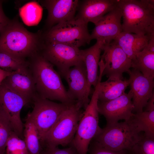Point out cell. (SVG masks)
Segmentation results:
<instances>
[{
  "label": "cell",
  "mask_w": 154,
  "mask_h": 154,
  "mask_svg": "<svg viewBox=\"0 0 154 154\" xmlns=\"http://www.w3.org/2000/svg\"><path fill=\"white\" fill-rule=\"evenodd\" d=\"M29 67L35 82L37 93L51 101L70 105L77 102L69 97L60 75L54 66L37 52L29 58Z\"/></svg>",
  "instance_id": "6da1fadb"
},
{
  "label": "cell",
  "mask_w": 154,
  "mask_h": 154,
  "mask_svg": "<svg viewBox=\"0 0 154 154\" xmlns=\"http://www.w3.org/2000/svg\"><path fill=\"white\" fill-rule=\"evenodd\" d=\"M43 42L42 35L29 32L14 19L0 33V52L26 59L39 52Z\"/></svg>",
  "instance_id": "7a4b0ae2"
},
{
  "label": "cell",
  "mask_w": 154,
  "mask_h": 154,
  "mask_svg": "<svg viewBox=\"0 0 154 154\" xmlns=\"http://www.w3.org/2000/svg\"><path fill=\"white\" fill-rule=\"evenodd\" d=\"M122 31L139 36L154 34L153 0H117Z\"/></svg>",
  "instance_id": "3957f363"
},
{
  "label": "cell",
  "mask_w": 154,
  "mask_h": 154,
  "mask_svg": "<svg viewBox=\"0 0 154 154\" xmlns=\"http://www.w3.org/2000/svg\"><path fill=\"white\" fill-rule=\"evenodd\" d=\"M142 135L130 119L106 125L105 127L100 129L93 140L110 150L128 151L141 139Z\"/></svg>",
  "instance_id": "277c9868"
},
{
  "label": "cell",
  "mask_w": 154,
  "mask_h": 154,
  "mask_svg": "<svg viewBox=\"0 0 154 154\" xmlns=\"http://www.w3.org/2000/svg\"><path fill=\"white\" fill-rule=\"evenodd\" d=\"M100 82L98 81L90 102L83 112L70 145L76 149L78 154H87L90 143L101 129L99 125L98 107Z\"/></svg>",
  "instance_id": "5b68a950"
},
{
  "label": "cell",
  "mask_w": 154,
  "mask_h": 154,
  "mask_svg": "<svg viewBox=\"0 0 154 154\" xmlns=\"http://www.w3.org/2000/svg\"><path fill=\"white\" fill-rule=\"evenodd\" d=\"M82 108L77 102L68 106L46 135L44 149L70 145L82 115Z\"/></svg>",
  "instance_id": "8992f818"
},
{
  "label": "cell",
  "mask_w": 154,
  "mask_h": 154,
  "mask_svg": "<svg viewBox=\"0 0 154 154\" xmlns=\"http://www.w3.org/2000/svg\"><path fill=\"white\" fill-rule=\"evenodd\" d=\"M32 102L34 107L28 115L36 126L43 148L45 137L63 112L71 105L56 103L44 98L37 93Z\"/></svg>",
  "instance_id": "52a82bcc"
},
{
  "label": "cell",
  "mask_w": 154,
  "mask_h": 154,
  "mask_svg": "<svg viewBox=\"0 0 154 154\" xmlns=\"http://www.w3.org/2000/svg\"><path fill=\"white\" fill-rule=\"evenodd\" d=\"M87 25L74 19L62 22L48 29L42 35L44 41L63 43L79 48L92 40Z\"/></svg>",
  "instance_id": "ba28073f"
},
{
  "label": "cell",
  "mask_w": 154,
  "mask_h": 154,
  "mask_svg": "<svg viewBox=\"0 0 154 154\" xmlns=\"http://www.w3.org/2000/svg\"><path fill=\"white\" fill-rule=\"evenodd\" d=\"M39 52L56 67L62 76L70 68L83 61L81 50L66 44L44 41Z\"/></svg>",
  "instance_id": "9c48e42d"
},
{
  "label": "cell",
  "mask_w": 154,
  "mask_h": 154,
  "mask_svg": "<svg viewBox=\"0 0 154 154\" xmlns=\"http://www.w3.org/2000/svg\"><path fill=\"white\" fill-rule=\"evenodd\" d=\"M29 102L3 82L0 84V115L11 129L24 139L23 125L20 117L22 108Z\"/></svg>",
  "instance_id": "30bf717a"
},
{
  "label": "cell",
  "mask_w": 154,
  "mask_h": 154,
  "mask_svg": "<svg viewBox=\"0 0 154 154\" xmlns=\"http://www.w3.org/2000/svg\"><path fill=\"white\" fill-rule=\"evenodd\" d=\"M103 54L98 64L102 76L122 79L123 74L131 68V60L123 50L114 41L104 44Z\"/></svg>",
  "instance_id": "8fae6325"
},
{
  "label": "cell",
  "mask_w": 154,
  "mask_h": 154,
  "mask_svg": "<svg viewBox=\"0 0 154 154\" xmlns=\"http://www.w3.org/2000/svg\"><path fill=\"white\" fill-rule=\"evenodd\" d=\"M68 86L67 92L72 100L80 103L84 110L89 104L91 88L85 65L82 61L70 68L62 76Z\"/></svg>",
  "instance_id": "7c38bea8"
},
{
  "label": "cell",
  "mask_w": 154,
  "mask_h": 154,
  "mask_svg": "<svg viewBox=\"0 0 154 154\" xmlns=\"http://www.w3.org/2000/svg\"><path fill=\"white\" fill-rule=\"evenodd\" d=\"M132 94L130 90L119 97L106 102L98 101L99 113L103 115L107 121V125L112 124L120 120H129L133 114L134 106Z\"/></svg>",
  "instance_id": "4fadbf2b"
},
{
  "label": "cell",
  "mask_w": 154,
  "mask_h": 154,
  "mask_svg": "<svg viewBox=\"0 0 154 154\" xmlns=\"http://www.w3.org/2000/svg\"><path fill=\"white\" fill-rule=\"evenodd\" d=\"M129 76V86L132 95L133 111H143L149 100L154 93V79L144 76L140 72L133 68L127 72Z\"/></svg>",
  "instance_id": "5bb4252c"
},
{
  "label": "cell",
  "mask_w": 154,
  "mask_h": 154,
  "mask_svg": "<svg viewBox=\"0 0 154 154\" xmlns=\"http://www.w3.org/2000/svg\"><path fill=\"white\" fill-rule=\"evenodd\" d=\"M121 18L120 10L117 6L95 25L90 34L91 40L96 39L105 44L111 42L122 31Z\"/></svg>",
  "instance_id": "9a60e30c"
},
{
  "label": "cell",
  "mask_w": 154,
  "mask_h": 154,
  "mask_svg": "<svg viewBox=\"0 0 154 154\" xmlns=\"http://www.w3.org/2000/svg\"><path fill=\"white\" fill-rule=\"evenodd\" d=\"M40 2L48 11L46 25L49 29L58 23L74 19L80 1L78 0H45Z\"/></svg>",
  "instance_id": "2e32d148"
},
{
  "label": "cell",
  "mask_w": 154,
  "mask_h": 154,
  "mask_svg": "<svg viewBox=\"0 0 154 154\" xmlns=\"http://www.w3.org/2000/svg\"><path fill=\"white\" fill-rule=\"evenodd\" d=\"M3 82L29 103L32 102L37 93L34 79L29 66L12 72Z\"/></svg>",
  "instance_id": "e0dca14e"
},
{
  "label": "cell",
  "mask_w": 154,
  "mask_h": 154,
  "mask_svg": "<svg viewBox=\"0 0 154 154\" xmlns=\"http://www.w3.org/2000/svg\"><path fill=\"white\" fill-rule=\"evenodd\" d=\"M117 6V0H84L80 2L74 19L87 25L89 22L95 25Z\"/></svg>",
  "instance_id": "ac0fdd59"
},
{
  "label": "cell",
  "mask_w": 154,
  "mask_h": 154,
  "mask_svg": "<svg viewBox=\"0 0 154 154\" xmlns=\"http://www.w3.org/2000/svg\"><path fill=\"white\" fill-rule=\"evenodd\" d=\"M105 43L97 40L96 43L89 48L81 50L82 60L86 69L88 85L96 87L98 82V64L101 58V53Z\"/></svg>",
  "instance_id": "d6986e66"
},
{
  "label": "cell",
  "mask_w": 154,
  "mask_h": 154,
  "mask_svg": "<svg viewBox=\"0 0 154 154\" xmlns=\"http://www.w3.org/2000/svg\"><path fill=\"white\" fill-rule=\"evenodd\" d=\"M151 35L139 36L122 31L113 41L132 60L134 58L136 54L143 50L147 46Z\"/></svg>",
  "instance_id": "ffe728a7"
},
{
  "label": "cell",
  "mask_w": 154,
  "mask_h": 154,
  "mask_svg": "<svg viewBox=\"0 0 154 154\" xmlns=\"http://www.w3.org/2000/svg\"><path fill=\"white\" fill-rule=\"evenodd\" d=\"M129 85L128 80L108 78L100 84L98 101L106 102L116 99L124 93Z\"/></svg>",
  "instance_id": "44dd1931"
},
{
  "label": "cell",
  "mask_w": 154,
  "mask_h": 154,
  "mask_svg": "<svg viewBox=\"0 0 154 154\" xmlns=\"http://www.w3.org/2000/svg\"><path fill=\"white\" fill-rule=\"evenodd\" d=\"M131 68L138 70L145 77L154 79V52L145 47L136 54L131 60Z\"/></svg>",
  "instance_id": "7402d4cb"
},
{
  "label": "cell",
  "mask_w": 154,
  "mask_h": 154,
  "mask_svg": "<svg viewBox=\"0 0 154 154\" xmlns=\"http://www.w3.org/2000/svg\"><path fill=\"white\" fill-rule=\"evenodd\" d=\"M24 125V139L29 154H41L43 148L37 129L28 115Z\"/></svg>",
  "instance_id": "603a6c76"
},
{
  "label": "cell",
  "mask_w": 154,
  "mask_h": 154,
  "mask_svg": "<svg viewBox=\"0 0 154 154\" xmlns=\"http://www.w3.org/2000/svg\"><path fill=\"white\" fill-rule=\"evenodd\" d=\"M130 119L138 131L154 139V110L133 114Z\"/></svg>",
  "instance_id": "cb8c5ba5"
},
{
  "label": "cell",
  "mask_w": 154,
  "mask_h": 154,
  "mask_svg": "<svg viewBox=\"0 0 154 154\" xmlns=\"http://www.w3.org/2000/svg\"><path fill=\"white\" fill-rule=\"evenodd\" d=\"M41 8L35 2H30L24 6L20 11L24 22L28 25H33L38 23L41 17Z\"/></svg>",
  "instance_id": "d4e9b609"
},
{
  "label": "cell",
  "mask_w": 154,
  "mask_h": 154,
  "mask_svg": "<svg viewBox=\"0 0 154 154\" xmlns=\"http://www.w3.org/2000/svg\"><path fill=\"white\" fill-rule=\"evenodd\" d=\"M29 61L26 59L0 52V68L12 72L29 67Z\"/></svg>",
  "instance_id": "484cf974"
},
{
  "label": "cell",
  "mask_w": 154,
  "mask_h": 154,
  "mask_svg": "<svg viewBox=\"0 0 154 154\" xmlns=\"http://www.w3.org/2000/svg\"><path fill=\"white\" fill-rule=\"evenodd\" d=\"M7 154H29L25 141L11 131L7 140L5 149Z\"/></svg>",
  "instance_id": "4316f807"
},
{
  "label": "cell",
  "mask_w": 154,
  "mask_h": 154,
  "mask_svg": "<svg viewBox=\"0 0 154 154\" xmlns=\"http://www.w3.org/2000/svg\"><path fill=\"white\" fill-rule=\"evenodd\" d=\"M127 154H154V139L143 135L129 150Z\"/></svg>",
  "instance_id": "83f0119b"
},
{
  "label": "cell",
  "mask_w": 154,
  "mask_h": 154,
  "mask_svg": "<svg viewBox=\"0 0 154 154\" xmlns=\"http://www.w3.org/2000/svg\"><path fill=\"white\" fill-rule=\"evenodd\" d=\"M11 131L8 123L0 115V154H5L6 143Z\"/></svg>",
  "instance_id": "f1b7e54d"
},
{
  "label": "cell",
  "mask_w": 154,
  "mask_h": 154,
  "mask_svg": "<svg viewBox=\"0 0 154 154\" xmlns=\"http://www.w3.org/2000/svg\"><path fill=\"white\" fill-rule=\"evenodd\" d=\"M88 152L90 154H127V150L114 151L106 149L92 140L89 145Z\"/></svg>",
  "instance_id": "f546056e"
},
{
  "label": "cell",
  "mask_w": 154,
  "mask_h": 154,
  "mask_svg": "<svg viewBox=\"0 0 154 154\" xmlns=\"http://www.w3.org/2000/svg\"><path fill=\"white\" fill-rule=\"evenodd\" d=\"M41 154H78L76 149L72 146L60 149L58 147H46L43 149Z\"/></svg>",
  "instance_id": "4dcf8cb0"
},
{
  "label": "cell",
  "mask_w": 154,
  "mask_h": 154,
  "mask_svg": "<svg viewBox=\"0 0 154 154\" xmlns=\"http://www.w3.org/2000/svg\"><path fill=\"white\" fill-rule=\"evenodd\" d=\"M3 1L0 0V33L11 20L6 15L3 11L2 7Z\"/></svg>",
  "instance_id": "1f68e13d"
},
{
  "label": "cell",
  "mask_w": 154,
  "mask_h": 154,
  "mask_svg": "<svg viewBox=\"0 0 154 154\" xmlns=\"http://www.w3.org/2000/svg\"><path fill=\"white\" fill-rule=\"evenodd\" d=\"M145 111H149L154 110V93L148 101L145 106Z\"/></svg>",
  "instance_id": "d6a6232c"
},
{
  "label": "cell",
  "mask_w": 154,
  "mask_h": 154,
  "mask_svg": "<svg viewBox=\"0 0 154 154\" xmlns=\"http://www.w3.org/2000/svg\"><path fill=\"white\" fill-rule=\"evenodd\" d=\"M145 48L148 50L154 52V34L151 35Z\"/></svg>",
  "instance_id": "836d02e7"
},
{
  "label": "cell",
  "mask_w": 154,
  "mask_h": 154,
  "mask_svg": "<svg viewBox=\"0 0 154 154\" xmlns=\"http://www.w3.org/2000/svg\"><path fill=\"white\" fill-rule=\"evenodd\" d=\"M12 72L5 70L0 68V84Z\"/></svg>",
  "instance_id": "e575fe53"
}]
</instances>
